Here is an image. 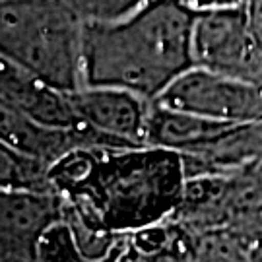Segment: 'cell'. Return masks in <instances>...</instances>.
I'll return each instance as SVG.
<instances>
[{
    "instance_id": "obj_1",
    "label": "cell",
    "mask_w": 262,
    "mask_h": 262,
    "mask_svg": "<svg viewBox=\"0 0 262 262\" xmlns=\"http://www.w3.org/2000/svg\"><path fill=\"white\" fill-rule=\"evenodd\" d=\"M82 260H105L115 237L171 220L185 194L179 151L151 144L80 148L51 167Z\"/></svg>"
},
{
    "instance_id": "obj_2",
    "label": "cell",
    "mask_w": 262,
    "mask_h": 262,
    "mask_svg": "<svg viewBox=\"0 0 262 262\" xmlns=\"http://www.w3.org/2000/svg\"><path fill=\"white\" fill-rule=\"evenodd\" d=\"M192 28L194 10L185 0H150L117 21L85 24L84 82L156 101L194 66Z\"/></svg>"
},
{
    "instance_id": "obj_3",
    "label": "cell",
    "mask_w": 262,
    "mask_h": 262,
    "mask_svg": "<svg viewBox=\"0 0 262 262\" xmlns=\"http://www.w3.org/2000/svg\"><path fill=\"white\" fill-rule=\"evenodd\" d=\"M84 31L62 0H0V56L66 92L85 84Z\"/></svg>"
},
{
    "instance_id": "obj_4",
    "label": "cell",
    "mask_w": 262,
    "mask_h": 262,
    "mask_svg": "<svg viewBox=\"0 0 262 262\" xmlns=\"http://www.w3.org/2000/svg\"><path fill=\"white\" fill-rule=\"evenodd\" d=\"M158 105L225 122L262 119V85L192 66L156 99Z\"/></svg>"
},
{
    "instance_id": "obj_5",
    "label": "cell",
    "mask_w": 262,
    "mask_h": 262,
    "mask_svg": "<svg viewBox=\"0 0 262 262\" xmlns=\"http://www.w3.org/2000/svg\"><path fill=\"white\" fill-rule=\"evenodd\" d=\"M194 66L262 85V58L254 51L243 6L194 12Z\"/></svg>"
},
{
    "instance_id": "obj_6",
    "label": "cell",
    "mask_w": 262,
    "mask_h": 262,
    "mask_svg": "<svg viewBox=\"0 0 262 262\" xmlns=\"http://www.w3.org/2000/svg\"><path fill=\"white\" fill-rule=\"evenodd\" d=\"M64 217V200L51 190L0 192V258L4 262L37 260L41 237Z\"/></svg>"
},
{
    "instance_id": "obj_7",
    "label": "cell",
    "mask_w": 262,
    "mask_h": 262,
    "mask_svg": "<svg viewBox=\"0 0 262 262\" xmlns=\"http://www.w3.org/2000/svg\"><path fill=\"white\" fill-rule=\"evenodd\" d=\"M78 119L119 146L146 144L154 101L115 85L84 84L70 92Z\"/></svg>"
},
{
    "instance_id": "obj_8",
    "label": "cell",
    "mask_w": 262,
    "mask_h": 262,
    "mask_svg": "<svg viewBox=\"0 0 262 262\" xmlns=\"http://www.w3.org/2000/svg\"><path fill=\"white\" fill-rule=\"evenodd\" d=\"M0 105L10 107L31 121L47 126H60V128L85 126L76 115L70 92L39 80L2 56H0Z\"/></svg>"
},
{
    "instance_id": "obj_9",
    "label": "cell",
    "mask_w": 262,
    "mask_h": 262,
    "mask_svg": "<svg viewBox=\"0 0 262 262\" xmlns=\"http://www.w3.org/2000/svg\"><path fill=\"white\" fill-rule=\"evenodd\" d=\"M233 124H239V122L214 121L192 113L169 109L154 101L150 119H148L146 144L167 148V150L179 151L181 156H187L206 148L208 144L217 140Z\"/></svg>"
},
{
    "instance_id": "obj_10",
    "label": "cell",
    "mask_w": 262,
    "mask_h": 262,
    "mask_svg": "<svg viewBox=\"0 0 262 262\" xmlns=\"http://www.w3.org/2000/svg\"><path fill=\"white\" fill-rule=\"evenodd\" d=\"M51 190V167L0 142V190Z\"/></svg>"
},
{
    "instance_id": "obj_11",
    "label": "cell",
    "mask_w": 262,
    "mask_h": 262,
    "mask_svg": "<svg viewBox=\"0 0 262 262\" xmlns=\"http://www.w3.org/2000/svg\"><path fill=\"white\" fill-rule=\"evenodd\" d=\"M84 24H107L126 18L150 0H62Z\"/></svg>"
},
{
    "instance_id": "obj_12",
    "label": "cell",
    "mask_w": 262,
    "mask_h": 262,
    "mask_svg": "<svg viewBox=\"0 0 262 262\" xmlns=\"http://www.w3.org/2000/svg\"><path fill=\"white\" fill-rule=\"evenodd\" d=\"M37 260H82L74 233L64 217L60 222H56L47 233L41 237Z\"/></svg>"
},
{
    "instance_id": "obj_13",
    "label": "cell",
    "mask_w": 262,
    "mask_h": 262,
    "mask_svg": "<svg viewBox=\"0 0 262 262\" xmlns=\"http://www.w3.org/2000/svg\"><path fill=\"white\" fill-rule=\"evenodd\" d=\"M235 222H239V225L247 233L251 260H262V210L247 212V214L235 217Z\"/></svg>"
},
{
    "instance_id": "obj_14",
    "label": "cell",
    "mask_w": 262,
    "mask_h": 262,
    "mask_svg": "<svg viewBox=\"0 0 262 262\" xmlns=\"http://www.w3.org/2000/svg\"><path fill=\"white\" fill-rule=\"evenodd\" d=\"M243 8L254 51L262 58V0H245Z\"/></svg>"
},
{
    "instance_id": "obj_15",
    "label": "cell",
    "mask_w": 262,
    "mask_h": 262,
    "mask_svg": "<svg viewBox=\"0 0 262 262\" xmlns=\"http://www.w3.org/2000/svg\"><path fill=\"white\" fill-rule=\"evenodd\" d=\"M185 2L194 12L208 8H233V6H243L245 4V0H185Z\"/></svg>"
}]
</instances>
